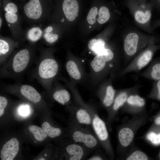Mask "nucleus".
Masks as SVG:
<instances>
[{"label":"nucleus","mask_w":160,"mask_h":160,"mask_svg":"<svg viewBox=\"0 0 160 160\" xmlns=\"http://www.w3.org/2000/svg\"><path fill=\"white\" fill-rule=\"evenodd\" d=\"M151 2L153 4L154 6L160 9V0H151Z\"/></svg>","instance_id":"c9c22d12"},{"label":"nucleus","mask_w":160,"mask_h":160,"mask_svg":"<svg viewBox=\"0 0 160 160\" xmlns=\"http://www.w3.org/2000/svg\"><path fill=\"white\" fill-rule=\"evenodd\" d=\"M155 122L156 124L160 125V116L158 117L156 119L155 121Z\"/></svg>","instance_id":"e433bc0d"},{"label":"nucleus","mask_w":160,"mask_h":160,"mask_svg":"<svg viewBox=\"0 0 160 160\" xmlns=\"http://www.w3.org/2000/svg\"><path fill=\"white\" fill-rule=\"evenodd\" d=\"M39 160H45V159H44V158H41L40 159H39Z\"/></svg>","instance_id":"58836bf2"},{"label":"nucleus","mask_w":160,"mask_h":160,"mask_svg":"<svg viewBox=\"0 0 160 160\" xmlns=\"http://www.w3.org/2000/svg\"><path fill=\"white\" fill-rule=\"evenodd\" d=\"M134 132L129 127H124L121 129L118 133V138L120 144L123 147L129 146L133 140Z\"/></svg>","instance_id":"aec40b11"},{"label":"nucleus","mask_w":160,"mask_h":160,"mask_svg":"<svg viewBox=\"0 0 160 160\" xmlns=\"http://www.w3.org/2000/svg\"><path fill=\"white\" fill-rule=\"evenodd\" d=\"M87 159L88 160H102L104 159V158L99 154L96 153L87 158Z\"/></svg>","instance_id":"72a5a7b5"},{"label":"nucleus","mask_w":160,"mask_h":160,"mask_svg":"<svg viewBox=\"0 0 160 160\" xmlns=\"http://www.w3.org/2000/svg\"><path fill=\"white\" fill-rule=\"evenodd\" d=\"M86 107L92 117L91 127L100 145L103 148L109 146L111 144L106 124L99 116L94 105L86 103Z\"/></svg>","instance_id":"423d86ee"},{"label":"nucleus","mask_w":160,"mask_h":160,"mask_svg":"<svg viewBox=\"0 0 160 160\" xmlns=\"http://www.w3.org/2000/svg\"><path fill=\"white\" fill-rule=\"evenodd\" d=\"M148 96L160 101V79L153 81L151 91Z\"/></svg>","instance_id":"cd10ccee"},{"label":"nucleus","mask_w":160,"mask_h":160,"mask_svg":"<svg viewBox=\"0 0 160 160\" xmlns=\"http://www.w3.org/2000/svg\"><path fill=\"white\" fill-rule=\"evenodd\" d=\"M55 88L52 95L55 100L63 105L70 103L71 95L66 89L58 84Z\"/></svg>","instance_id":"6ab92c4d"},{"label":"nucleus","mask_w":160,"mask_h":160,"mask_svg":"<svg viewBox=\"0 0 160 160\" xmlns=\"http://www.w3.org/2000/svg\"><path fill=\"white\" fill-rule=\"evenodd\" d=\"M62 9L67 19L70 21H73L78 16V3L76 0H64Z\"/></svg>","instance_id":"f3484780"},{"label":"nucleus","mask_w":160,"mask_h":160,"mask_svg":"<svg viewBox=\"0 0 160 160\" xmlns=\"http://www.w3.org/2000/svg\"><path fill=\"white\" fill-rule=\"evenodd\" d=\"M8 103L7 99L4 97L0 96V117L3 114L5 108Z\"/></svg>","instance_id":"2f4dec72"},{"label":"nucleus","mask_w":160,"mask_h":160,"mask_svg":"<svg viewBox=\"0 0 160 160\" xmlns=\"http://www.w3.org/2000/svg\"><path fill=\"white\" fill-rule=\"evenodd\" d=\"M42 33V30L39 27L32 28L27 33V39L32 42L36 41L41 38Z\"/></svg>","instance_id":"393cba45"},{"label":"nucleus","mask_w":160,"mask_h":160,"mask_svg":"<svg viewBox=\"0 0 160 160\" xmlns=\"http://www.w3.org/2000/svg\"><path fill=\"white\" fill-rule=\"evenodd\" d=\"M121 64L118 56L111 48L106 47L96 55L90 63L87 82L91 88L96 90L99 84L111 74L118 75L121 69Z\"/></svg>","instance_id":"f257e3e1"},{"label":"nucleus","mask_w":160,"mask_h":160,"mask_svg":"<svg viewBox=\"0 0 160 160\" xmlns=\"http://www.w3.org/2000/svg\"><path fill=\"white\" fill-rule=\"evenodd\" d=\"M13 41L10 39L1 37L0 39V62H3L4 59L8 55L13 47Z\"/></svg>","instance_id":"412c9836"},{"label":"nucleus","mask_w":160,"mask_h":160,"mask_svg":"<svg viewBox=\"0 0 160 160\" xmlns=\"http://www.w3.org/2000/svg\"><path fill=\"white\" fill-rule=\"evenodd\" d=\"M106 42L102 39H93L88 44L89 49L96 55L100 53L106 47Z\"/></svg>","instance_id":"4be33fe9"},{"label":"nucleus","mask_w":160,"mask_h":160,"mask_svg":"<svg viewBox=\"0 0 160 160\" xmlns=\"http://www.w3.org/2000/svg\"><path fill=\"white\" fill-rule=\"evenodd\" d=\"M20 88V93L27 99L34 103H38L41 100V95L33 87L28 85L23 84Z\"/></svg>","instance_id":"a211bd4d"},{"label":"nucleus","mask_w":160,"mask_h":160,"mask_svg":"<svg viewBox=\"0 0 160 160\" xmlns=\"http://www.w3.org/2000/svg\"><path fill=\"white\" fill-rule=\"evenodd\" d=\"M59 65L53 58L47 57L40 63L38 68V74L42 80H46L51 84L58 74Z\"/></svg>","instance_id":"9b49d317"},{"label":"nucleus","mask_w":160,"mask_h":160,"mask_svg":"<svg viewBox=\"0 0 160 160\" xmlns=\"http://www.w3.org/2000/svg\"><path fill=\"white\" fill-rule=\"evenodd\" d=\"M19 143L17 139L12 138L3 145L0 152L1 160H13L18 153Z\"/></svg>","instance_id":"4468645a"},{"label":"nucleus","mask_w":160,"mask_h":160,"mask_svg":"<svg viewBox=\"0 0 160 160\" xmlns=\"http://www.w3.org/2000/svg\"><path fill=\"white\" fill-rule=\"evenodd\" d=\"M138 92L131 95L122 108L129 111H140L144 109L145 105L144 98L140 96Z\"/></svg>","instance_id":"dca6fc26"},{"label":"nucleus","mask_w":160,"mask_h":160,"mask_svg":"<svg viewBox=\"0 0 160 160\" xmlns=\"http://www.w3.org/2000/svg\"><path fill=\"white\" fill-rule=\"evenodd\" d=\"M2 19L1 17H0V28L1 27V25H2Z\"/></svg>","instance_id":"4c0bfd02"},{"label":"nucleus","mask_w":160,"mask_h":160,"mask_svg":"<svg viewBox=\"0 0 160 160\" xmlns=\"http://www.w3.org/2000/svg\"><path fill=\"white\" fill-rule=\"evenodd\" d=\"M31 57V52L27 48L22 49L16 52L9 61L8 68L12 73H22L28 66Z\"/></svg>","instance_id":"f8f14e48"},{"label":"nucleus","mask_w":160,"mask_h":160,"mask_svg":"<svg viewBox=\"0 0 160 160\" xmlns=\"http://www.w3.org/2000/svg\"><path fill=\"white\" fill-rule=\"evenodd\" d=\"M160 49V44H152L143 49L136 55L124 68L122 69L117 76L121 77L131 72L138 73L151 62L155 53Z\"/></svg>","instance_id":"39448f33"},{"label":"nucleus","mask_w":160,"mask_h":160,"mask_svg":"<svg viewBox=\"0 0 160 160\" xmlns=\"http://www.w3.org/2000/svg\"><path fill=\"white\" fill-rule=\"evenodd\" d=\"M83 60L75 58H68L65 63V68L72 84L76 86L87 82L88 74L86 72Z\"/></svg>","instance_id":"6e6552de"},{"label":"nucleus","mask_w":160,"mask_h":160,"mask_svg":"<svg viewBox=\"0 0 160 160\" xmlns=\"http://www.w3.org/2000/svg\"><path fill=\"white\" fill-rule=\"evenodd\" d=\"M150 63L147 68L137 76L153 81L160 80V57L154 59Z\"/></svg>","instance_id":"2eb2a0df"},{"label":"nucleus","mask_w":160,"mask_h":160,"mask_svg":"<svg viewBox=\"0 0 160 160\" xmlns=\"http://www.w3.org/2000/svg\"><path fill=\"white\" fill-rule=\"evenodd\" d=\"M98 14V17L97 19V20L100 24L106 23L109 20L110 17L108 9L104 6H102L100 8Z\"/></svg>","instance_id":"bb28decb"},{"label":"nucleus","mask_w":160,"mask_h":160,"mask_svg":"<svg viewBox=\"0 0 160 160\" xmlns=\"http://www.w3.org/2000/svg\"><path fill=\"white\" fill-rule=\"evenodd\" d=\"M84 126L72 119L70 127V137L72 141L83 145L91 152L100 145L93 131Z\"/></svg>","instance_id":"7ed1b4c3"},{"label":"nucleus","mask_w":160,"mask_h":160,"mask_svg":"<svg viewBox=\"0 0 160 160\" xmlns=\"http://www.w3.org/2000/svg\"><path fill=\"white\" fill-rule=\"evenodd\" d=\"M117 75L116 73L111 74L100 83L96 90V95L101 105L107 112L111 107L116 94L117 90L114 88L113 81Z\"/></svg>","instance_id":"0eeeda50"},{"label":"nucleus","mask_w":160,"mask_h":160,"mask_svg":"<svg viewBox=\"0 0 160 160\" xmlns=\"http://www.w3.org/2000/svg\"><path fill=\"white\" fill-rule=\"evenodd\" d=\"M151 26L153 31L160 27V18L153 22Z\"/></svg>","instance_id":"f704fd0d"},{"label":"nucleus","mask_w":160,"mask_h":160,"mask_svg":"<svg viewBox=\"0 0 160 160\" xmlns=\"http://www.w3.org/2000/svg\"><path fill=\"white\" fill-rule=\"evenodd\" d=\"M28 129L33 135L35 139L39 141H42L47 136V135L42 128L36 125H31Z\"/></svg>","instance_id":"5701e85b"},{"label":"nucleus","mask_w":160,"mask_h":160,"mask_svg":"<svg viewBox=\"0 0 160 160\" xmlns=\"http://www.w3.org/2000/svg\"><path fill=\"white\" fill-rule=\"evenodd\" d=\"M141 87L140 84L138 83L131 87L117 90L113 103L108 112L107 124L108 125L111 124L116 114L125 104L129 97L133 93L138 92Z\"/></svg>","instance_id":"1a4fd4ad"},{"label":"nucleus","mask_w":160,"mask_h":160,"mask_svg":"<svg viewBox=\"0 0 160 160\" xmlns=\"http://www.w3.org/2000/svg\"><path fill=\"white\" fill-rule=\"evenodd\" d=\"M20 113L22 115H27L28 113L29 109L28 106H23L20 108L19 110Z\"/></svg>","instance_id":"473e14b6"},{"label":"nucleus","mask_w":160,"mask_h":160,"mask_svg":"<svg viewBox=\"0 0 160 160\" xmlns=\"http://www.w3.org/2000/svg\"><path fill=\"white\" fill-rule=\"evenodd\" d=\"M42 127L47 135L52 138L59 136L62 133L60 129L52 127L47 122H44L42 124Z\"/></svg>","instance_id":"b1692460"},{"label":"nucleus","mask_w":160,"mask_h":160,"mask_svg":"<svg viewBox=\"0 0 160 160\" xmlns=\"http://www.w3.org/2000/svg\"><path fill=\"white\" fill-rule=\"evenodd\" d=\"M137 0L140 1H143V0Z\"/></svg>","instance_id":"ea45409f"},{"label":"nucleus","mask_w":160,"mask_h":160,"mask_svg":"<svg viewBox=\"0 0 160 160\" xmlns=\"http://www.w3.org/2000/svg\"><path fill=\"white\" fill-rule=\"evenodd\" d=\"M148 159L147 155L144 153L140 151H136L133 152L128 157L127 160H146Z\"/></svg>","instance_id":"c85d7f7f"},{"label":"nucleus","mask_w":160,"mask_h":160,"mask_svg":"<svg viewBox=\"0 0 160 160\" xmlns=\"http://www.w3.org/2000/svg\"><path fill=\"white\" fill-rule=\"evenodd\" d=\"M53 27L49 26L46 28L44 31V38L45 41L49 44L55 42L58 38L57 34H54L52 32Z\"/></svg>","instance_id":"a878e982"},{"label":"nucleus","mask_w":160,"mask_h":160,"mask_svg":"<svg viewBox=\"0 0 160 160\" xmlns=\"http://www.w3.org/2000/svg\"><path fill=\"white\" fill-rule=\"evenodd\" d=\"M160 44V38L135 31L127 33L123 42L124 61L127 63L136 55L149 45Z\"/></svg>","instance_id":"f03ea898"},{"label":"nucleus","mask_w":160,"mask_h":160,"mask_svg":"<svg viewBox=\"0 0 160 160\" xmlns=\"http://www.w3.org/2000/svg\"><path fill=\"white\" fill-rule=\"evenodd\" d=\"M4 10L5 19L14 37L16 39L21 37V18L17 6L13 3H8Z\"/></svg>","instance_id":"9d476101"},{"label":"nucleus","mask_w":160,"mask_h":160,"mask_svg":"<svg viewBox=\"0 0 160 160\" xmlns=\"http://www.w3.org/2000/svg\"><path fill=\"white\" fill-rule=\"evenodd\" d=\"M67 159L69 160L84 159L91 152L83 145L71 141L65 148Z\"/></svg>","instance_id":"ddd939ff"},{"label":"nucleus","mask_w":160,"mask_h":160,"mask_svg":"<svg viewBox=\"0 0 160 160\" xmlns=\"http://www.w3.org/2000/svg\"><path fill=\"white\" fill-rule=\"evenodd\" d=\"M98 14V10L96 7H93L90 9L87 17V20L89 24L93 25L95 23L96 21V17Z\"/></svg>","instance_id":"c756f323"},{"label":"nucleus","mask_w":160,"mask_h":160,"mask_svg":"<svg viewBox=\"0 0 160 160\" xmlns=\"http://www.w3.org/2000/svg\"><path fill=\"white\" fill-rule=\"evenodd\" d=\"M127 4L135 22L144 30L151 33L153 31L151 20L153 4L151 2L147 4L137 0H128Z\"/></svg>","instance_id":"20e7f679"},{"label":"nucleus","mask_w":160,"mask_h":160,"mask_svg":"<svg viewBox=\"0 0 160 160\" xmlns=\"http://www.w3.org/2000/svg\"><path fill=\"white\" fill-rule=\"evenodd\" d=\"M147 137L153 144H160V133L156 134L153 132H151L148 134Z\"/></svg>","instance_id":"7c9ffc66"}]
</instances>
